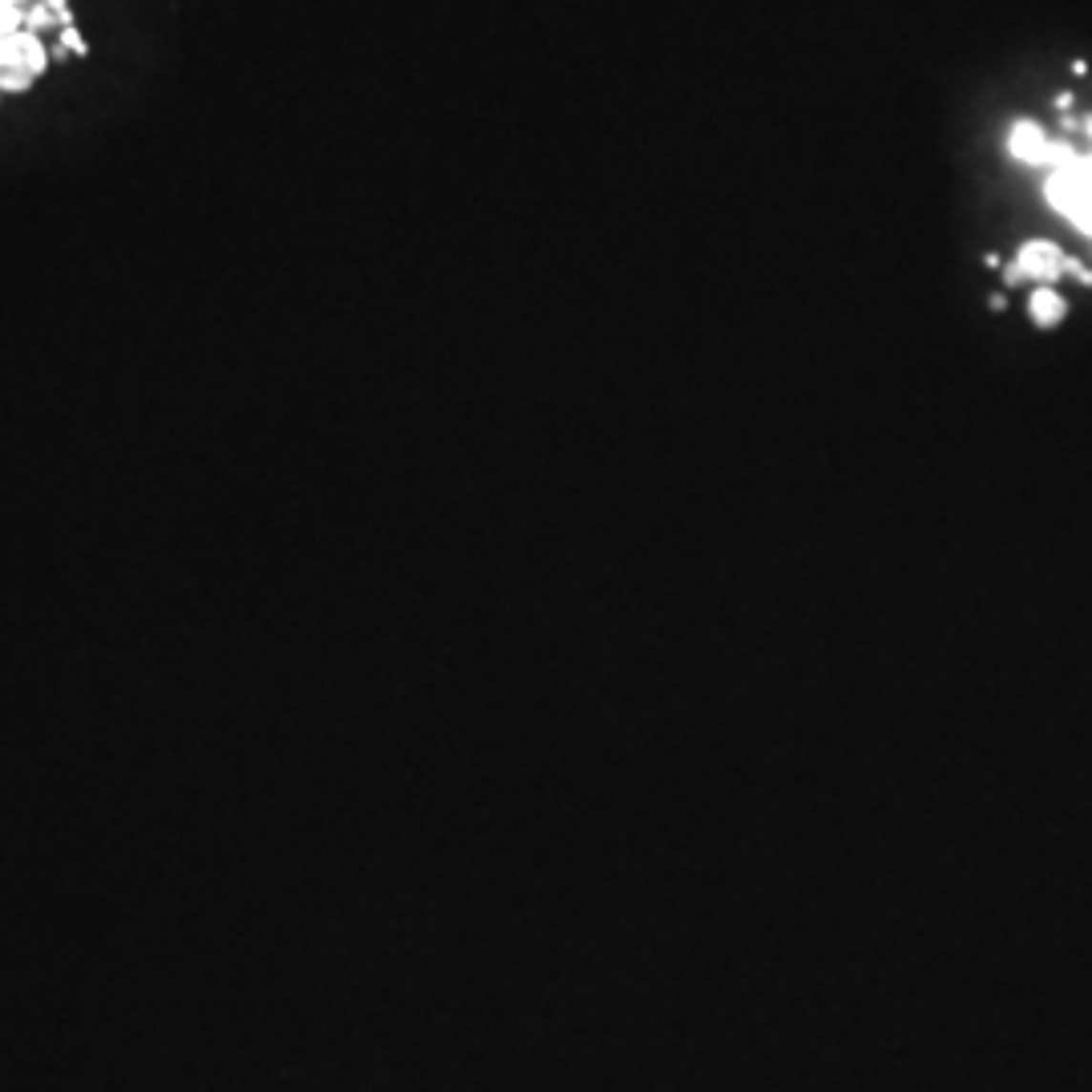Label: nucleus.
Wrapping results in <instances>:
<instances>
[{
    "mask_svg": "<svg viewBox=\"0 0 1092 1092\" xmlns=\"http://www.w3.org/2000/svg\"><path fill=\"white\" fill-rule=\"evenodd\" d=\"M0 65H21V70H29L32 77H41L49 57H45V45L37 41V32L21 29V32H12V37L0 41Z\"/></svg>",
    "mask_w": 1092,
    "mask_h": 1092,
    "instance_id": "obj_1",
    "label": "nucleus"
},
{
    "mask_svg": "<svg viewBox=\"0 0 1092 1092\" xmlns=\"http://www.w3.org/2000/svg\"><path fill=\"white\" fill-rule=\"evenodd\" d=\"M1064 271V255L1056 243H1023L1019 251V263L1008 271V280H1019V276H1036V280H1052Z\"/></svg>",
    "mask_w": 1092,
    "mask_h": 1092,
    "instance_id": "obj_2",
    "label": "nucleus"
},
{
    "mask_svg": "<svg viewBox=\"0 0 1092 1092\" xmlns=\"http://www.w3.org/2000/svg\"><path fill=\"white\" fill-rule=\"evenodd\" d=\"M1012 150H1016V158H1023V162H1048V142H1044V134H1040L1036 126H1016Z\"/></svg>",
    "mask_w": 1092,
    "mask_h": 1092,
    "instance_id": "obj_3",
    "label": "nucleus"
},
{
    "mask_svg": "<svg viewBox=\"0 0 1092 1092\" xmlns=\"http://www.w3.org/2000/svg\"><path fill=\"white\" fill-rule=\"evenodd\" d=\"M1032 320L1040 328H1052V324L1064 320V300L1052 292V287H1036L1032 292Z\"/></svg>",
    "mask_w": 1092,
    "mask_h": 1092,
    "instance_id": "obj_4",
    "label": "nucleus"
},
{
    "mask_svg": "<svg viewBox=\"0 0 1092 1092\" xmlns=\"http://www.w3.org/2000/svg\"><path fill=\"white\" fill-rule=\"evenodd\" d=\"M37 81L29 70H21V65H0V94H21L29 90V85Z\"/></svg>",
    "mask_w": 1092,
    "mask_h": 1092,
    "instance_id": "obj_5",
    "label": "nucleus"
},
{
    "mask_svg": "<svg viewBox=\"0 0 1092 1092\" xmlns=\"http://www.w3.org/2000/svg\"><path fill=\"white\" fill-rule=\"evenodd\" d=\"M25 29H29V32H37V29H61V25H57L53 9H49L45 0H37V5H29V9H25Z\"/></svg>",
    "mask_w": 1092,
    "mask_h": 1092,
    "instance_id": "obj_6",
    "label": "nucleus"
},
{
    "mask_svg": "<svg viewBox=\"0 0 1092 1092\" xmlns=\"http://www.w3.org/2000/svg\"><path fill=\"white\" fill-rule=\"evenodd\" d=\"M61 45L70 49V53H85V41H81V32H77V25H70V29H61Z\"/></svg>",
    "mask_w": 1092,
    "mask_h": 1092,
    "instance_id": "obj_7",
    "label": "nucleus"
},
{
    "mask_svg": "<svg viewBox=\"0 0 1092 1092\" xmlns=\"http://www.w3.org/2000/svg\"><path fill=\"white\" fill-rule=\"evenodd\" d=\"M0 9H21V12H25L29 0H0Z\"/></svg>",
    "mask_w": 1092,
    "mask_h": 1092,
    "instance_id": "obj_8",
    "label": "nucleus"
}]
</instances>
